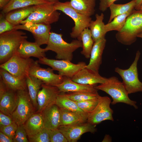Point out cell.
I'll list each match as a JSON object with an SVG mask.
<instances>
[{
  "mask_svg": "<svg viewBox=\"0 0 142 142\" xmlns=\"http://www.w3.org/2000/svg\"><path fill=\"white\" fill-rule=\"evenodd\" d=\"M18 103L11 117L18 125H23L34 113L35 108L26 89L17 91Z\"/></svg>",
  "mask_w": 142,
  "mask_h": 142,
  "instance_id": "cell-8",
  "label": "cell"
},
{
  "mask_svg": "<svg viewBox=\"0 0 142 142\" xmlns=\"http://www.w3.org/2000/svg\"><path fill=\"white\" fill-rule=\"evenodd\" d=\"M26 81L32 104L34 108L37 109V95L40 87L44 83L41 80L30 75L26 78Z\"/></svg>",
  "mask_w": 142,
  "mask_h": 142,
  "instance_id": "cell-28",
  "label": "cell"
},
{
  "mask_svg": "<svg viewBox=\"0 0 142 142\" xmlns=\"http://www.w3.org/2000/svg\"><path fill=\"white\" fill-rule=\"evenodd\" d=\"M14 123L11 117L0 112V127L6 126Z\"/></svg>",
  "mask_w": 142,
  "mask_h": 142,
  "instance_id": "cell-41",
  "label": "cell"
},
{
  "mask_svg": "<svg viewBox=\"0 0 142 142\" xmlns=\"http://www.w3.org/2000/svg\"><path fill=\"white\" fill-rule=\"evenodd\" d=\"M142 32V11L134 9L127 17L121 29L115 35L117 40L125 45L135 42L137 36Z\"/></svg>",
  "mask_w": 142,
  "mask_h": 142,
  "instance_id": "cell-3",
  "label": "cell"
},
{
  "mask_svg": "<svg viewBox=\"0 0 142 142\" xmlns=\"http://www.w3.org/2000/svg\"><path fill=\"white\" fill-rule=\"evenodd\" d=\"M51 29L49 24L31 23L20 24L14 27L15 29L24 30L31 33L35 39V42L40 46L47 44Z\"/></svg>",
  "mask_w": 142,
  "mask_h": 142,
  "instance_id": "cell-12",
  "label": "cell"
},
{
  "mask_svg": "<svg viewBox=\"0 0 142 142\" xmlns=\"http://www.w3.org/2000/svg\"><path fill=\"white\" fill-rule=\"evenodd\" d=\"M77 39L82 42V50L81 52V54L86 58H89L94 43L90 29L88 28L84 29Z\"/></svg>",
  "mask_w": 142,
  "mask_h": 142,
  "instance_id": "cell-31",
  "label": "cell"
},
{
  "mask_svg": "<svg viewBox=\"0 0 142 142\" xmlns=\"http://www.w3.org/2000/svg\"><path fill=\"white\" fill-rule=\"evenodd\" d=\"M96 125L88 122L60 126L58 129L64 135L68 142H76L84 133H94L97 131Z\"/></svg>",
  "mask_w": 142,
  "mask_h": 142,
  "instance_id": "cell-13",
  "label": "cell"
},
{
  "mask_svg": "<svg viewBox=\"0 0 142 142\" xmlns=\"http://www.w3.org/2000/svg\"><path fill=\"white\" fill-rule=\"evenodd\" d=\"M99 97L95 99L76 102L81 109L88 114L94 109L97 105L99 101Z\"/></svg>",
  "mask_w": 142,
  "mask_h": 142,
  "instance_id": "cell-35",
  "label": "cell"
},
{
  "mask_svg": "<svg viewBox=\"0 0 142 142\" xmlns=\"http://www.w3.org/2000/svg\"><path fill=\"white\" fill-rule=\"evenodd\" d=\"M133 11L118 15L114 17L111 21L105 24V29L106 32L107 33L113 31H120L125 25L127 17Z\"/></svg>",
  "mask_w": 142,
  "mask_h": 142,
  "instance_id": "cell-33",
  "label": "cell"
},
{
  "mask_svg": "<svg viewBox=\"0 0 142 142\" xmlns=\"http://www.w3.org/2000/svg\"><path fill=\"white\" fill-rule=\"evenodd\" d=\"M53 6L55 10L62 11L74 21V26L70 33L72 38H77L84 29L89 28L91 18L78 12L72 6L70 1L64 2L58 1L53 4Z\"/></svg>",
  "mask_w": 142,
  "mask_h": 142,
  "instance_id": "cell-5",
  "label": "cell"
},
{
  "mask_svg": "<svg viewBox=\"0 0 142 142\" xmlns=\"http://www.w3.org/2000/svg\"><path fill=\"white\" fill-rule=\"evenodd\" d=\"M26 132L24 125H18L14 137L13 139L14 142H29L27 138Z\"/></svg>",
  "mask_w": 142,
  "mask_h": 142,
  "instance_id": "cell-37",
  "label": "cell"
},
{
  "mask_svg": "<svg viewBox=\"0 0 142 142\" xmlns=\"http://www.w3.org/2000/svg\"><path fill=\"white\" fill-rule=\"evenodd\" d=\"M55 86L58 88L60 93L97 91L95 88V85L79 83L73 81L70 78L65 77L62 83Z\"/></svg>",
  "mask_w": 142,
  "mask_h": 142,
  "instance_id": "cell-21",
  "label": "cell"
},
{
  "mask_svg": "<svg viewBox=\"0 0 142 142\" xmlns=\"http://www.w3.org/2000/svg\"><path fill=\"white\" fill-rule=\"evenodd\" d=\"M0 77L8 89L14 91L26 89L27 85L26 79L17 78L1 68Z\"/></svg>",
  "mask_w": 142,
  "mask_h": 142,
  "instance_id": "cell-22",
  "label": "cell"
},
{
  "mask_svg": "<svg viewBox=\"0 0 142 142\" xmlns=\"http://www.w3.org/2000/svg\"><path fill=\"white\" fill-rule=\"evenodd\" d=\"M65 95L71 100L75 102H79L98 98L99 96L97 91L95 92H73Z\"/></svg>",
  "mask_w": 142,
  "mask_h": 142,
  "instance_id": "cell-34",
  "label": "cell"
},
{
  "mask_svg": "<svg viewBox=\"0 0 142 142\" xmlns=\"http://www.w3.org/2000/svg\"><path fill=\"white\" fill-rule=\"evenodd\" d=\"M61 93L57 95L55 104L59 108L73 112L87 119L88 114L78 107L76 102L68 97L64 93Z\"/></svg>",
  "mask_w": 142,
  "mask_h": 142,
  "instance_id": "cell-25",
  "label": "cell"
},
{
  "mask_svg": "<svg viewBox=\"0 0 142 142\" xmlns=\"http://www.w3.org/2000/svg\"><path fill=\"white\" fill-rule=\"evenodd\" d=\"M28 137L29 142H50L48 129L45 128L36 134Z\"/></svg>",
  "mask_w": 142,
  "mask_h": 142,
  "instance_id": "cell-36",
  "label": "cell"
},
{
  "mask_svg": "<svg viewBox=\"0 0 142 142\" xmlns=\"http://www.w3.org/2000/svg\"><path fill=\"white\" fill-rule=\"evenodd\" d=\"M0 142H13V139L2 132H0Z\"/></svg>",
  "mask_w": 142,
  "mask_h": 142,
  "instance_id": "cell-43",
  "label": "cell"
},
{
  "mask_svg": "<svg viewBox=\"0 0 142 142\" xmlns=\"http://www.w3.org/2000/svg\"><path fill=\"white\" fill-rule=\"evenodd\" d=\"M140 53L137 51L135 59L129 67L123 69L119 67L115 69L123 80V83L128 94L142 92V82L138 78L137 64Z\"/></svg>",
  "mask_w": 142,
  "mask_h": 142,
  "instance_id": "cell-6",
  "label": "cell"
},
{
  "mask_svg": "<svg viewBox=\"0 0 142 142\" xmlns=\"http://www.w3.org/2000/svg\"><path fill=\"white\" fill-rule=\"evenodd\" d=\"M37 96L38 112L41 113L48 107L55 103L57 95L60 93L57 87L43 84Z\"/></svg>",
  "mask_w": 142,
  "mask_h": 142,
  "instance_id": "cell-16",
  "label": "cell"
},
{
  "mask_svg": "<svg viewBox=\"0 0 142 142\" xmlns=\"http://www.w3.org/2000/svg\"><path fill=\"white\" fill-rule=\"evenodd\" d=\"M96 0H70L72 6L78 13L90 17L95 13Z\"/></svg>",
  "mask_w": 142,
  "mask_h": 142,
  "instance_id": "cell-27",
  "label": "cell"
},
{
  "mask_svg": "<svg viewBox=\"0 0 142 142\" xmlns=\"http://www.w3.org/2000/svg\"><path fill=\"white\" fill-rule=\"evenodd\" d=\"M14 26L6 19L5 14L1 12L0 14V34L13 29Z\"/></svg>",
  "mask_w": 142,
  "mask_h": 142,
  "instance_id": "cell-39",
  "label": "cell"
},
{
  "mask_svg": "<svg viewBox=\"0 0 142 142\" xmlns=\"http://www.w3.org/2000/svg\"><path fill=\"white\" fill-rule=\"evenodd\" d=\"M34 61L30 58H23L16 53L8 60L1 64L0 67L17 78L26 79L29 75Z\"/></svg>",
  "mask_w": 142,
  "mask_h": 142,
  "instance_id": "cell-9",
  "label": "cell"
},
{
  "mask_svg": "<svg viewBox=\"0 0 142 142\" xmlns=\"http://www.w3.org/2000/svg\"><path fill=\"white\" fill-rule=\"evenodd\" d=\"M137 37H139L142 38V32L138 34L137 36Z\"/></svg>",
  "mask_w": 142,
  "mask_h": 142,
  "instance_id": "cell-48",
  "label": "cell"
},
{
  "mask_svg": "<svg viewBox=\"0 0 142 142\" xmlns=\"http://www.w3.org/2000/svg\"><path fill=\"white\" fill-rule=\"evenodd\" d=\"M45 0L47 1L50 3H51L53 4H54V3L57 2H58L59 1V0Z\"/></svg>",
  "mask_w": 142,
  "mask_h": 142,
  "instance_id": "cell-47",
  "label": "cell"
},
{
  "mask_svg": "<svg viewBox=\"0 0 142 142\" xmlns=\"http://www.w3.org/2000/svg\"><path fill=\"white\" fill-rule=\"evenodd\" d=\"M61 117L60 126H65L83 123L87 119L79 114L67 110L60 108Z\"/></svg>",
  "mask_w": 142,
  "mask_h": 142,
  "instance_id": "cell-30",
  "label": "cell"
},
{
  "mask_svg": "<svg viewBox=\"0 0 142 142\" xmlns=\"http://www.w3.org/2000/svg\"><path fill=\"white\" fill-rule=\"evenodd\" d=\"M38 60L34 61L29 70V75L41 80L44 83L55 86L62 83L64 77L54 74L52 68L41 67Z\"/></svg>",
  "mask_w": 142,
  "mask_h": 142,
  "instance_id": "cell-14",
  "label": "cell"
},
{
  "mask_svg": "<svg viewBox=\"0 0 142 142\" xmlns=\"http://www.w3.org/2000/svg\"><path fill=\"white\" fill-rule=\"evenodd\" d=\"M139 11H142V4L141 6Z\"/></svg>",
  "mask_w": 142,
  "mask_h": 142,
  "instance_id": "cell-49",
  "label": "cell"
},
{
  "mask_svg": "<svg viewBox=\"0 0 142 142\" xmlns=\"http://www.w3.org/2000/svg\"><path fill=\"white\" fill-rule=\"evenodd\" d=\"M98 104L94 109L88 115L87 122L96 125L105 120L114 121L113 111L110 108V98L99 96Z\"/></svg>",
  "mask_w": 142,
  "mask_h": 142,
  "instance_id": "cell-11",
  "label": "cell"
},
{
  "mask_svg": "<svg viewBox=\"0 0 142 142\" xmlns=\"http://www.w3.org/2000/svg\"><path fill=\"white\" fill-rule=\"evenodd\" d=\"M38 61L39 63L48 65L54 70L58 71L59 74L70 78L87 65L83 62L74 64L68 60L51 59L45 57L39 59Z\"/></svg>",
  "mask_w": 142,
  "mask_h": 142,
  "instance_id": "cell-10",
  "label": "cell"
},
{
  "mask_svg": "<svg viewBox=\"0 0 142 142\" xmlns=\"http://www.w3.org/2000/svg\"><path fill=\"white\" fill-rule=\"evenodd\" d=\"M136 5L135 9L137 11L139 10L142 4V0H135Z\"/></svg>",
  "mask_w": 142,
  "mask_h": 142,
  "instance_id": "cell-45",
  "label": "cell"
},
{
  "mask_svg": "<svg viewBox=\"0 0 142 142\" xmlns=\"http://www.w3.org/2000/svg\"><path fill=\"white\" fill-rule=\"evenodd\" d=\"M135 0L124 4H116L114 3L109 7L110 14L108 23L111 21L115 17L127 12L132 11L135 9Z\"/></svg>",
  "mask_w": 142,
  "mask_h": 142,
  "instance_id": "cell-32",
  "label": "cell"
},
{
  "mask_svg": "<svg viewBox=\"0 0 142 142\" xmlns=\"http://www.w3.org/2000/svg\"><path fill=\"white\" fill-rule=\"evenodd\" d=\"M104 14H95L96 19L90 21L89 26L92 38L94 42L98 40L105 37L107 33L105 29V25L103 20Z\"/></svg>",
  "mask_w": 142,
  "mask_h": 142,
  "instance_id": "cell-26",
  "label": "cell"
},
{
  "mask_svg": "<svg viewBox=\"0 0 142 142\" xmlns=\"http://www.w3.org/2000/svg\"><path fill=\"white\" fill-rule=\"evenodd\" d=\"M106 42V40L105 37L94 42L91 52L89 63L86 67L87 68L99 72Z\"/></svg>",
  "mask_w": 142,
  "mask_h": 142,
  "instance_id": "cell-19",
  "label": "cell"
},
{
  "mask_svg": "<svg viewBox=\"0 0 142 142\" xmlns=\"http://www.w3.org/2000/svg\"><path fill=\"white\" fill-rule=\"evenodd\" d=\"M11 0H0V8L2 10L10 1Z\"/></svg>",
  "mask_w": 142,
  "mask_h": 142,
  "instance_id": "cell-44",
  "label": "cell"
},
{
  "mask_svg": "<svg viewBox=\"0 0 142 142\" xmlns=\"http://www.w3.org/2000/svg\"><path fill=\"white\" fill-rule=\"evenodd\" d=\"M23 125L28 136L36 134L44 128L42 114L39 112L33 114Z\"/></svg>",
  "mask_w": 142,
  "mask_h": 142,
  "instance_id": "cell-24",
  "label": "cell"
},
{
  "mask_svg": "<svg viewBox=\"0 0 142 142\" xmlns=\"http://www.w3.org/2000/svg\"><path fill=\"white\" fill-rule=\"evenodd\" d=\"M95 88L97 90L102 91L109 95L112 99L111 102L112 105L122 103L133 106L135 109L138 108L136 102L129 98L123 82L116 77L113 76L107 78L105 83L95 86Z\"/></svg>",
  "mask_w": 142,
  "mask_h": 142,
  "instance_id": "cell-4",
  "label": "cell"
},
{
  "mask_svg": "<svg viewBox=\"0 0 142 142\" xmlns=\"http://www.w3.org/2000/svg\"><path fill=\"white\" fill-rule=\"evenodd\" d=\"M49 3H51L45 0H11L2 9V12L6 14L16 9L32 6Z\"/></svg>",
  "mask_w": 142,
  "mask_h": 142,
  "instance_id": "cell-29",
  "label": "cell"
},
{
  "mask_svg": "<svg viewBox=\"0 0 142 142\" xmlns=\"http://www.w3.org/2000/svg\"><path fill=\"white\" fill-rule=\"evenodd\" d=\"M111 139L110 136L108 135H106L104 136L102 142H111Z\"/></svg>",
  "mask_w": 142,
  "mask_h": 142,
  "instance_id": "cell-46",
  "label": "cell"
},
{
  "mask_svg": "<svg viewBox=\"0 0 142 142\" xmlns=\"http://www.w3.org/2000/svg\"><path fill=\"white\" fill-rule=\"evenodd\" d=\"M71 79L73 81L79 83L92 85L104 83L107 79L101 76L99 72L86 67L80 70Z\"/></svg>",
  "mask_w": 142,
  "mask_h": 142,
  "instance_id": "cell-17",
  "label": "cell"
},
{
  "mask_svg": "<svg viewBox=\"0 0 142 142\" xmlns=\"http://www.w3.org/2000/svg\"><path fill=\"white\" fill-rule=\"evenodd\" d=\"M62 36L61 34L50 32L47 46L44 49L46 52L51 50L55 53L56 58L57 59L71 61L73 52L82 47V41L75 39L68 43L63 40Z\"/></svg>",
  "mask_w": 142,
  "mask_h": 142,
  "instance_id": "cell-1",
  "label": "cell"
},
{
  "mask_svg": "<svg viewBox=\"0 0 142 142\" xmlns=\"http://www.w3.org/2000/svg\"><path fill=\"white\" fill-rule=\"evenodd\" d=\"M60 15V13L54 9L53 4H39L36 5L35 10L20 24L31 23L50 25L58 21Z\"/></svg>",
  "mask_w": 142,
  "mask_h": 142,
  "instance_id": "cell-7",
  "label": "cell"
},
{
  "mask_svg": "<svg viewBox=\"0 0 142 142\" xmlns=\"http://www.w3.org/2000/svg\"><path fill=\"white\" fill-rule=\"evenodd\" d=\"M44 128L48 129H57L60 126L61 115L60 108L55 104L45 108L41 113Z\"/></svg>",
  "mask_w": 142,
  "mask_h": 142,
  "instance_id": "cell-18",
  "label": "cell"
},
{
  "mask_svg": "<svg viewBox=\"0 0 142 142\" xmlns=\"http://www.w3.org/2000/svg\"><path fill=\"white\" fill-rule=\"evenodd\" d=\"M35 8L34 5L14 10L5 14V18L12 24L16 26L26 19Z\"/></svg>",
  "mask_w": 142,
  "mask_h": 142,
  "instance_id": "cell-23",
  "label": "cell"
},
{
  "mask_svg": "<svg viewBox=\"0 0 142 142\" xmlns=\"http://www.w3.org/2000/svg\"><path fill=\"white\" fill-rule=\"evenodd\" d=\"M117 0H100L99 9L104 12L106 11L110 6Z\"/></svg>",
  "mask_w": 142,
  "mask_h": 142,
  "instance_id": "cell-42",
  "label": "cell"
},
{
  "mask_svg": "<svg viewBox=\"0 0 142 142\" xmlns=\"http://www.w3.org/2000/svg\"><path fill=\"white\" fill-rule=\"evenodd\" d=\"M44 48H41L36 42L24 40L21 45L16 52L20 56L25 58L34 57L39 59L45 57Z\"/></svg>",
  "mask_w": 142,
  "mask_h": 142,
  "instance_id": "cell-20",
  "label": "cell"
},
{
  "mask_svg": "<svg viewBox=\"0 0 142 142\" xmlns=\"http://www.w3.org/2000/svg\"><path fill=\"white\" fill-rule=\"evenodd\" d=\"M15 29L0 34V63L2 64L16 52L21 44L27 40L26 33Z\"/></svg>",
  "mask_w": 142,
  "mask_h": 142,
  "instance_id": "cell-2",
  "label": "cell"
},
{
  "mask_svg": "<svg viewBox=\"0 0 142 142\" xmlns=\"http://www.w3.org/2000/svg\"><path fill=\"white\" fill-rule=\"evenodd\" d=\"M48 130L50 142H68L64 135L58 129Z\"/></svg>",
  "mask_w": 142,
  "mask_h": 142,
  "instance_id": "cell-38",
  "label": "cell"
},
{
  "mask_svg": "<svg viewBox=\"0 0 142 142\" xmlns=\"http://www.w3.org/2000/svg\"><path fill=\"white\" fill-rule=\"evenodd\" d=\"M8 89L2 80L0 82V110L11 117L18 104L17 94Z\"/></svg>",
  "mask_w": 142,
  "mask_h": 142,
  "instance_id": "cell-15",
  "label": "cell"
},
{
  "mask_svg": "<svg viewBox=\"0 0 142 142\" xmlns=\"http://www.w3.org/2000/svg\"><path fill=\"white\" fill-rule=\"evenodd\" d=\"M18 127V125L15 122L6 126L0 127V131L13 139Z\"/></svg>",
  "mask_w": 142,
  "mask_h": 142,
  "instance_id": "cell-40",
  "label": "cell"
}]
</instances>
